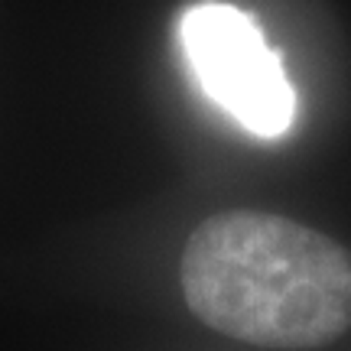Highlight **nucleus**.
Instances as JSON below:
<instances>
[{
  "label": "nucleus",
  "instance_id": "obj_1",
  "mask_svg": "<svg viewBox=\"0 0 351 351\" xmlns=\"http://www.w3.org/2000/svg\"><path fill=\"white\" fill-rule=\"evenodd\" d=\"M182 293L205 326L231 339L315 348L351 326V254L280 215H212L186 244Z\"/></svg>",
  "mask_w": 351,
  "mask_h": 351
},
{
  "label": "nucleus",
  "instance_id": "obj_2",
  "mask_svg": "<svg viewBox=\"0 0 351 351\" xmlns=\"http://www.w3.org/2000/svg\"><path fill=\"white\" fill-rule=\"evenodd\" d=\"M179 39L202 91L247 134L276 140L296 121V91L247 10L221 0L189 7Z\"/></svg>",
  "mask_w": 351,
  "mask_h": 351
}]
</instances>
